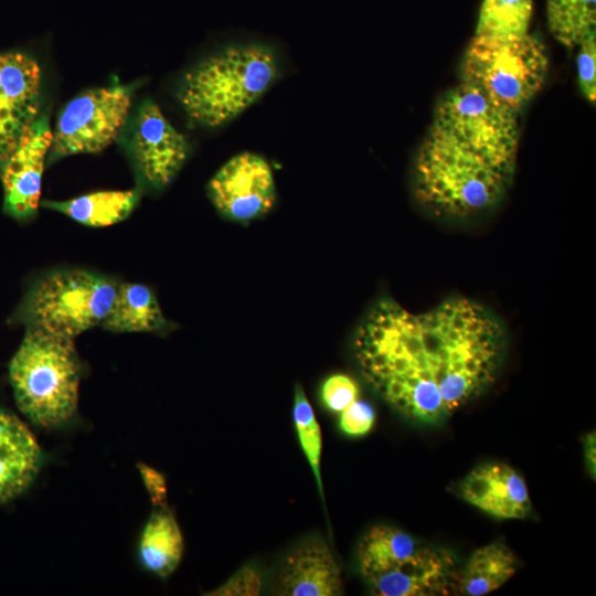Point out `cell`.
Returning <instances> with one entry per match:
<instances>
[{"label":"cell","instance_id":"obj_9","mask_svg":"<svg viewBox=\"0 0 596 596\" xmlns=\"http://www.w3.org/2000/svg\"><path fill=\"white\" fill-rule=\"evenodd\" d=\"M128 150L140 181L149 188L163 189L183 167L190 145L159 106L146 99L134 117Z\"/></svg>","mask_w":596,"mask_h":596},{"label":"cell","instance_id":"obj_18","mask_svg":"<svg viewBox=\"0 0 596 596\" xmlns=\"http://www.w3.org/2000/svg\"><path fill=\"white\" fill-rule=\"evenodd\" d=\"M520 561L503 541H492L475 550L459 567L457 592L483 596L502 587L517 573Z\"/></svg>","mask_w":596,"mask_h":596},{"label":"cell","instance_id":"obj_22","mask_svg":"<svg viewBox=\"0 0 596 596\" xmlns=\"http://www.w3.org/2000/svg\"><path fill=\"white\" fill-rule=\"evenodd\" d=\"M533 0H482L476 36H512L529 33Z\"/></svg>","mask_w":596,"mask_h":596},{"label":"cell","instance_id":"obj_1","mask_svg":"<svg viewBox=\"0 0 596 596\" xmlns=\"http://www.w3.org/2000/svg\"><path fill=\"white\" fill-rule=\"evenodd\" d=\"M507 351L499 318L468 297L413 312L376 301L355 330L360 373L394 411L421 425L441 424L496 381Z\"/></svg>","mask_w":596,"mask_h":596},{"label":"cell","instance_id":"obj_8","mask_svg":"<svg viewBox=\"0 0 596 596\" xmlns=\"http://www.w3.org/2000/svg\"><path fill=\"white\" fill-rule=\"evenodd\" d=\"M130 106L131 92L121 85L77 95L58 114L52 130L51 159L104 150L124 128Z\"/></svg>","mask_w":596,"mask_h":596},{"label":"cell","instance_id":"obj_17","mask_svg":"<svg viewBox=\"0 0 596 596\" xmlns=\"http://www.w3.org/2000/svg\"><path fill=\"white\" fill-rule=\"evenodd\" d=\"M102 326L111 332L162 333L171 328L153 290L138 283L118 284L113 307Z\"/></svg>","mask_w":596,"mask_h":596},{"label":"cell","instance_id":"obj_2","mask_svg":"<svg viewBox=\"0 0 596 596\" xmlns=\"http://www.w3.org/2000/svg\"><path fill=\"white\" fill-rule=\"evenodd\" d=\"M515 166L487 159L428 131L413 163V193L428 212L467 219L496 206L509 190Z\"/></svg>","mask_w":596,"mask_h":596},{"label":"cell","instance_id":"obj_28","mask_svg":"<svg viewBox=\"0 0 596 596\" xmlns=\"http://www.w3.org/2000/svg\"><path fill=\"white\" fill-rule=\"evenodd\" d=\"M139 470L153 505L156 508H168L164 477L156 469L142 464H139Z\"/></svg>","mask_w":596,"mask_h":596},{"label":"cell","instance_id":"obj_25","mask_svg":"<svg viewBox=\"0 0 596 596\" xmlns=\"http://www.w3.org/2000/svg\"><path fill=\"white\" fill-rule=\"evenodd\" d=\"M578 84L584 97L596 100V33L584 39L577 46Z\"/></svg>","mask_w":596,"mask_h":596},{"label":"cell","instance_id":"obj_27","mask_svg":"<svg viewBox=\"0 0 596 596\" xmlns=\"http://www.w3.org/2000/svg\"><path fill=\"white\" fill-rule=\"evenodd\" d=\"M263 587L260 573L251 565L238 568L224 584L207 593L213 596H257Z\"/></svg>","mask_w":596,"mask_h":596},{"label":"cell","instance_id":"obj_23","mask_svg":"<svg viewBox=\"0 0 596 596\" xmlns=\"http://www.w3.org/2000/svg\"><path fill=\"white\" fill-rule=\"evenodd\" d=\"M294 425L299 444L316 479L320 496L323 498L320 460L322 451L321 428L301 385H296L292 407Z\"/></svg>","mask_w":596,"mask_h":596},{"label":"cell","instance_id":"obj_14","mask_svg":"<svg viewBox=\"0 0 596 596\" xmlns=\"http://www.w3.org/2000/svg\"><path fill=\"white\" fill-rule=\"evenodd\" d=\"M459 496L478 510L500 520H521L532 510L523 477L504 462H485L459 482Z\"/></svg>","mask_w":596,"mask_h":596},{"label":"cell","instance_id":"obj_12","mask_svg":"<svg viewBox=\"0 0 596 596\" xmlns=\"http://www.w3.org/2000/svg\"><path fill=\"white\" fill-rule=\"evenodd\" d=\"M52 129L45 115L24 131L18 146L0 168L3 210L18 221L31 219L38 211Z\"/></svg>","mask_w":596,"mask_h":596},{"label":"cell","instance_id":"obj_6","mask_svg":"<svg viewBox=\"0 0 596 596\" xmlns=\"http://www.w3.org/2000/svg\"><path fill=\"white\" fill-rule=\"evenodd\" d=\"M118 284L93 270L57 269L29 289L19 317L26 327L73 339L108 316Z\"/></svg>","mask_w":596,"mask_h":596},{"label":"cell","instance_id":"obj_13","mask_svg":"<svg viewBox=\"0 0 596 596\" xmlns=\"http://www.w3.org/2000/svg\"><path fill=\"white\" fill-rule=\"evenodd\" d=\"M459 566L444 547L418 543L383 573L366 581L379 596H436L457 592Z\"/></svg>","mask_w":596,"mask_h":596},{"label":"cell","instance_id":"obj_5","mask_svg":"<svg viewBox=\"0 0 596 596\" xmlns=\"http://www.w3.org/2000/svg\"><path fill=\"white\" fill-rule=\"evenodd\" d=\"M547 72L546 47L535 35H475L461 60L460 81L521 113L544 85Z\"/></svg>","mask_w":596,"mask_h":596},{"label":"cell","instance_id":"obj_16","mask_svg":"<svg viewBox=\"0 0 596 596\" xmlns=\"http://www.w3.org/2000/svg\"><path fill=\"white\" fill-rule=\"evenodd\" d=\"M42 451L26 425L0 408V503L21 494L34 480Z\"/></svg>","mask_w":596,"mask_h":596},{"label":"cell","instance_id":"obj_15","mask_svg":"<svg viewBox=\"0 0 596 596\" xmlns=\"http://www.w3.org/2000/svg\"><path fill=\"white\" fill-rule=\"evenodd\" d=\"M277 585L281 595L336 596L342 589L341 570L327 543L312 538L286 557Z\"/></svg>","mask_w":596,"mask_h":596},{"label":"cell","instance_id":"obj_20","mask_svg":"<svg viewBox=\"0 0 596 596\" xmlns=\"http://www.w3.org/2000/svg\"><path fill=\"white\" fill-rule=\"evenodd\" d=\"M183 538L168 508H157L148 519L139 541V558L151 573L166 578L178 567Z\"/></svg>","mask_w":596,"mask_h":596},{"label":"cell","instance_id":"obj_24","mask_svg":"<svg viewBox=\"0 0 596 596\" xmlns=\"http://www.w3.org/2000/svg\"><path fill=\"white\" fill-rule=\"evenodd\" d=\"M359 385L354 379L338 373L329 376L321 386V400L334 413L342 412L359 397Z\"/></svg>","mask_w":596,"mask_h":596},{"label":"cell","instance_id":"obj_29","mask_svg":"<svg viewBox=\"0 0 596 596\" xmlns=\"http://www.w3.org/2000/svg\"><path fill=\"white\" fill-rule=\"evenodd\" d=\"M585 466L593 480L596 478V434L588 432L583 437Z\"/></svg>","mask_w":596,"mask_h":596},{"label":"cell","instance_id":"obj_11","mask_svg":"<svg viewBox=\"0 0 596 596\" xmlns=\"http://www.w3.org/2000/svg\"><path fill=\"white\" fill-rule=\"evenodd\" d=\"M42 75L29 54L0 52V168L39 117Z\"/></svg>","mask_w":596,"mask_h":596},{"label":"cell","instance_id":"obj_21","mask_svg":"<svg viewBox=\"0 0 596 596\" xmlns=\"http://www.w3.org/2000/svg\"><path fill=\"white\" fill-rule=\"evenodd\" d=\"M547 26L567 49L596 33V0H546Z\"/></svg>","mask_w":596,"mask_h":596},{"label":"cell","instance_id":"obj_26","mask_svg":"<svg viewBox=\"0 0 596 596\" xmlns=\"http://www.w3.org/2000/svg\"><path fill=\"white\" fill-rule=\"evenodd\" d=\"M375 423L373 406L362 400H355L340 412L339 427L350 437H361L371 432Z\"/></svg>","mask_w":596,"mask_h":596},{"label":"cell","instance_id":"obj_19","mask_svg":"<svg viewBox=\"0 0 596 596\" xmlns=\"http://www.w3.org/2000/svg\"><path fill=\"white\" fill-rule=\"evenodd\" d=\"M139 200L140 192L131 189L92 192L66 201H44L42 205L83 225L104 227L127 219Z\"/></svg>","mask_w":596,"mask_h":596},{"label":"cell","instance_id":"obj_7","mask_svg":"<svg viewBox=\"0 0 596 596\" xmlns=\"http://www.w3.org/2000/svg\"><path fill=\"white\" fill-rule=\"evenodd\" d=\"M520 113L461 82L441 95L429 131L492 161L517 166Z\"/></svg>","mask_w":596,"mask_h":596},{"label":"cell","instance_id":"obj_3","mask_svg":"<svg viewBox=\"0 0 596 596\" xmlns=\"http://www.w3.org/2000/svg\"><path fill=\"white\" fill-rule=\"evenodd\" d=\"M279 75V57L270 46L232 44L192 66L178 85L177 98L192 121L215 128L247 109Z\"/></svg>","mask_w":596,"mask_h":596},{"label":"cell","instance_id":"obj_4","mask_svg":"<svg viewBox=\"0 0 596 596\" xmlns=\"http://www.w3.org/2000/svg\"><path fill=\"white\" fill-rule=\"evenodd\" d=\"M81 375L73 339L26 327L9 376L17 405L30 421L43 427L67 423L77 409Z\"/></svg>","mask_w":596,"mask_h":596},{"label":"cell","instance_id":"obj_10","mask_svg":"<svg viewBox=\"0 0 596 596\" xmlns=\"http://www.w3.org/2000/svg\"><path fill=\"white\" fill-rule=\"evenodd\" d=\"M207 192L221 214L238 222L264 216L276 201L272 169L253 152L238 153L225 162L210 180Z\"/></svg>","mask_w":596,"mask_h":596}]
</instances>
